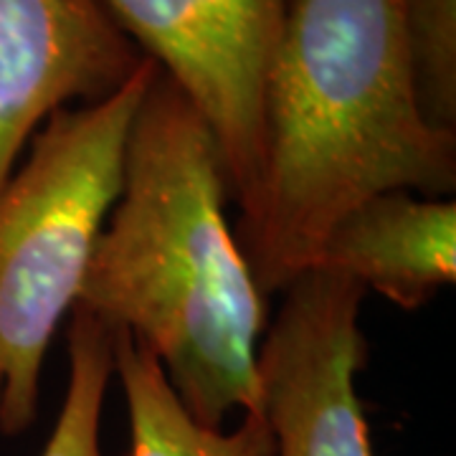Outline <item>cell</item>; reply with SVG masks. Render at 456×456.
I'll return each instance as SVG.
<instances>
[{"label": "cell", "mask_w": 456, "mask_h": 456, "mask_svg": "<svg viewBox=\"0 0 456 456\" xmlns=\"http://www.w3.org/2000/svg\"><path fill=\"white\" fill-rule=\"evenodd\" d=\"M228 198L211 125L158 66L77 307L145 345L183 408L211 428L236 408L261 411L256 360L269 327V297L228 226Z\"/></svg>", "instance_id": "obj_1"}, {"label": "cell", "mask_w": 456, "mask_h": 456, "mask_svg": "<svg viewBox=\"0 0 456 456\" xmlns=\"http://www.w3.org/2000/svg\"><path fill=\"white\" fill-rule=\"evenodd\" d=\"M456 188V134L416 104L401 0H289L264 92L259 193L233 228L266 297L362 198Z\"/></svg>", "instance_id": "obj_2"}, {"label": "cell", "mask_w": 456, "mask_h": 456, "mask_svg": "<svg viewBox=\"0 0 456 456\" xmlns=\"http://www.w3.org/2000/svg\"><path fill=\"white\" fill-rule=\"evenodd\" d=\"M158 64L112 97L56 110L0 188V434L36 421L51 340L77 307L104 221L122 191L132 117Z\"/></svg>", "instance_id": "obj_3"}, {"label": "cell", "mask_w": 456, "mask_h": 456, "mask_svg": "<svg viewBox=\"0 0 456 456\" xmlns=\"http://www.w3.org/2000/svg\"><path fill=\"white\" fill-rule=\"evenodd\" d=\"M117 26L211 125L228 196L251 208L264 167V92L289 0H104Z\"/></svg>", "instance_id": "obj_4"}, {"label": "cell", "mask_w": 456, "mask_h": 456, "mask_svg": "<svg viewBox=\"0 0 456 456\" xmlns=\"http://www.w3.org/2000/svg\"><path fill=\"white\" fill-rule=\"evenodd\" d=\"M365 289L310 269L284 289L259 345L261 413L274 456H375L355 378L368 362Z\"/></svg>", "instance_id": "obj_5"}, {"label": "cell", "mask_w": 456, "mask_h": 456, "mask_svg": "<svg viewBox=\"0 0 456 456\" xmlns=\"http://www.w3.org/2000/svg\"><path fill=\"white\" fill-rule=\"evenodd\" d=\"M145 59L104 0H0V188L51 114L112 97Z\"/></svg>", "instance_id": "obj_6"}, {"label": "cell", "mask_w": 456, "mask_h": 456, "mask_svg": "<svg viewBox=\"0 0 456 456\" xmlns=\"http://www.w3.org/2000/svg\"><path fill=\"white\" fill-rule=\"evenodd\" d=\"M310 269H325L413 312L456 281V203L383 191L335 218Z\"/></svg>", "instance_id": "obj_7"}, {"label": "cell", "mask_w": 456, "mask_h": 456, "mask_svg": "<svg viewBox=\"0 0 456 456\" xmlns=\"http://www.w3.org/2000/svg\"><path fill=\"white\" fill-rule=\"evenodd\" d=\"M110 332L114 373L119 375L130 416L127 456H274V434L261 411L244 413L233 431L198 424L145 345L127 330Z\"/></svg>", "instance_id": "obj_8"}, {"label": "cell", "mask_w": 456, "mask_h": 456, "mask_svg": "<svg viewBox=\"0 0 456 456\" xmlns=\"http://www.w3.org/2000/svg\"><path fill=\"white\" fill-rule=\"evenodd\" d=\"M69 383L64 403L41 456H104L102 411L114 375L112 332L94 314L74 307L69 330Z\"/></svg>", "instance_id": "obj_9"}, {"label": "cell", "mask_w": 456, "mask_h": 456, "mask_svg": "<svg viewBox=\"0 0 456 456\" xmlns=\"http://www.w3.org/2000/svg\"><path fill=\"white\" fill-rule=\"evenodd\" d=\"M401 23L419 112L456 134V0H401Z\"/></svg>", "instance_id": "obj_10"}]
</instances>
